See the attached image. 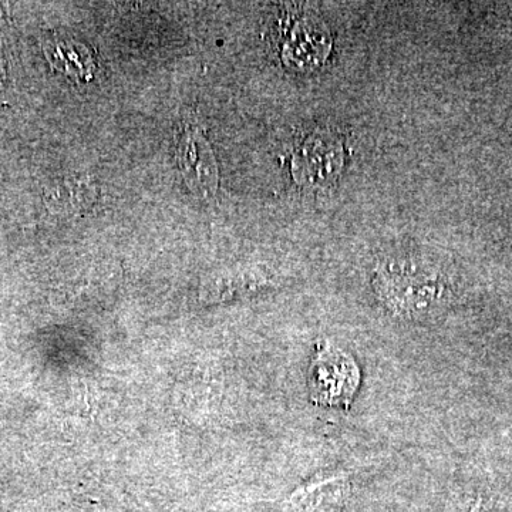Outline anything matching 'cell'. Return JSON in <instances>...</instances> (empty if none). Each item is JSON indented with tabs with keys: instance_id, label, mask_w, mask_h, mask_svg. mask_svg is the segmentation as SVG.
I'll list each match as a JSON object with an SVG mask.
<instances>
[{
	"instance_id": "obj_5",
	"label": "cell",
	"mask_w": 512,
	"mask_h": 512,
	"mask_svg": "<svg viewBox=\"0 0 512 512\" xmlns=\"http://www.w3.org/2000/svg\"><path fill=\"white\" fill-rule=\"evenodd\" d=\"M46 56L52 66L60 72L83 80L92 73L93 60L89 50L74 43L56 42L46 46Z\"/></svg>"
},
{
	"instance_id": "obj_4",
	"label": "cell",
	"mask_w": 512,
	"mask_h": 512,
	"mask_svg": "<svg viewBox=\"0 0 512 512\" xmlns=\"http://www.w3.org/2000/svg\"><path fill=\"white\" fill-rule=\"evenodd\" d=\"M295 18L286 35V62L296 69H315L328 57L332 46L328 29L312 12H303Z\"/></svg>"
},
{
	"instance_id": "obj_2",
	"label": "cell",
	"mask_w": 512,
	"mask_h": 512,
	"mask_svg": "<svg viewBox=\"0 0 512 512\" xmlns=\"http://www.w3.org/2000/svg\"><path fill=\"white\" fill-rule=\"evenodd\" d=\"M343 165V148L328 131H318L303 141L293 158L296 180L306 185H329L338 178Z\"/></svg>"
},
{
	"instance_id": "obj_3",
	"label": "cell",
	"mask_w": 512,
	"mask_h": 512,
	"mask_svg": "<svg viewBox=\"0 0 512 512\" xmlns=\"http://www.w3.org/2000/svg\"><path fill=\"white\" fill-rule=\"evenodd\" d=\"M177 158L192 191L210 197L218 187V168L207 138L198 128H185L178 137Z\"/></svg>"
},
{
	"instance_id": "obj_6",
	"label": "cell",
	"mask_w": 512,
	"mask_h": 512,
	"mask_svg": "<svg viewBox=\"0 0 512 512\" xmlns=\"http://www.w3.org/2000/svg\"><path fill=\"white\" fill-rule=\"evenodd\" d=\"M90 200H92V187L80 178L56 185L49 197V202H53L55 207L67 208V210L70 208L80 210L84 205L90 204Z\"/></svg>"
},
{
	"instance_id": "obj_1",
	"label": "cell",
	"mask_w": 512,
	"mask_h": 512,
	"mask_svg": "<svg viewBox=\"0 0 512 512\" xmlns=\"http://www.w3.org/2000/svg\"><path fill=\"white\" fill-rule=\"evenodd\" d=\"M308 382L312 400L319 406L348 407L359 389V367L338 348H318Z\"/></svg>"
}]
</instances>
